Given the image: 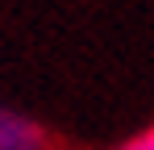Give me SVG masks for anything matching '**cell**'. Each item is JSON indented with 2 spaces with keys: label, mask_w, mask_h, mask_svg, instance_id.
I'll return each mask as SVG.
<instances>
[{
  "label": "cell",
  "mask_w": 154,
  "mask_h": 150,
  "mask_svg": "<svg viewBox=\"0 0 154 150\" xmlns=\"http://www.w3.org/2000/svg\"><path fill=\"white\" fill-rule=\"evenodd\" d=\"M0 150H54V142L38 121L4 108L0 113Z\"/></svg>",
  "instance_id": "6da1fadb"
},
{
  "label": "cell",
  "mask_w": 154,
  "mask_h": 150,
  "mask_svg": "<svg viewBox=\"0 0 154 150\" xmlns=\"http://www.w3.org/2000/svg\"><path fill=\"white\" fill-rule=\"evenodd\" d=\"M0 113H4V108H0Z\"/></svg>",
  "instance_id": "3957f363"
},
{
  "label": "cell",
  "mask_w": 154,
  "mask_h": 150,
  "mask_svg": "<svg viewBox=\"0 0 154 150\" xmlns=\"http://www.w3.org/2000/svg\"><path fill=\"white\" fill-rule=\"evenodd\" d=\"M117 150H154V125H146L142 133H133V138H125Z\"/></svg>",
  "instance_id": "7a4b0ae2"
}]
</instances>
